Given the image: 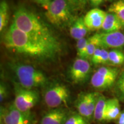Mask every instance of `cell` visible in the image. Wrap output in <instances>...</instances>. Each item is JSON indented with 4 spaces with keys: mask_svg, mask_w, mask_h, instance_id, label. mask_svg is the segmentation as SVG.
<instances>
[{
    "mask_svg": "<svg viewBox=\"0 0 124 124\" xmlns=\"http://www.w3.org/2000/svg\"><path fill=\"white\" fill-rule=\"evenodd\" d=\"M108 13L114 14L124 27V0H119L116 1L108 8Z\"/></svg>",
    "mask_w": 124,
    "mask_h": 124,
    "instance_id": "ac0fdd59",
    "label": "cell"
},
{
    "mask_svg": "<svg viewBox=\"0 0 124 124\" xmlns=\"http://www.w3.org/2000/svg\"><path fill=\"white\" fill-rule=\"evenodd\" d=\"M75 106L77 112L90 122L92 118L90 117L88 106V93H81L78 96L75 101Z\"/></svg>",
    "mask_w": 124,
    "mask_h": 124,
    "instance_id": "2e32d148",
    "label": "cell"
},
{
    "mask_svg": "<svg viewBox=\"0 0 124 124\" xmlns=\"http://www.w3.org/2000/svg\"><path fill=\"white\" fill-rule=\"evenodd\" d=\"M80 2V5L81 6H84L86 5L87 2L88 1V0H79Z\"/></svg>",
    "mask_w": 124,
    "mask_h": 124,
    "instance_id": "1f68e13d",
    "label": "cell"
},
{
    "mask_svg": "<svg viewBox=\"0 0 124 124\" xmlns=\"http://www.w3.org/2000/svg\"><path fill=\"white\" fill-rule=\"evenodd\" d=\"M43 98L49 108H67L70 100V91L66 85L61 82L48 83L45 86Z\"/></svg>",
    "mask_w": 124,
    "mask_h": 124,
    "instance_id": "5b68a950",
    "label": "cell"
},
{
    "mask_svg": "<svg viewBox=\"0 0 124 124\" xmlns=\"http://www.w3.org/2000/svg\"><path fill=\"white\" fill-rule=\"evenodd\" d=\"M12 23L18 29L32 38L60 44L48 25L26 8L20 7L15 10Z\"/></svg>",
    "mask_w": 124,
    "mask_h": 124,
    "instance_id": "7a4b0ae2",
    "label": "cell"
},
{
    "mask_svg": "<svg viewBox=\"0 0 124 124\" xmlns=\"http://www.w3.org/2000/svg\"><path fill=\"white\" fill-rule=\"evenodd\" d=\"M87 43L88 39L86 38L81 39L77 41V55L79 58L85 59Z\"/></svg>",
    "mask_w": 124,
    "mask_h": 124,
    "instance_id": "cb8c5ba5",
    "label": "cell"
},
{
    "mask_svg": "<svg viewBox=\"0 0 124 124\" xmlns=\"http://www.w3.org/2000/svg\"><path fill=\"white\" fill-rule=\"evenodd\" d=\"M35 1L38 4L41 5L43 7L46 8L52 0H35Z\"/></svg>",
    "mask_w": 124,
    "mask_h": 124,
    "instance_id": "f546056e",
    "label": "cell"
},
{
    "mask_svg": "<svg viewBox=\"0 0 124 124\" xmlns=\"http://www.w3.org/2000/svg\"><path fill=\"white\" fill-rule=\"evenodd\" d=\"M103 1V0H97V5L99 6L101 4H102V2Z\"/></svg>",
    "mask_w": 124,
    "mask_h": 124,
    "instance_id": "d6a6232c",
    "label": "cell"
},
{
    "mask_svg": "<svg viewBox=\"0 0 124 124\" xmlns=\"http://www.w3.org/2000/svg\"><path fill=\"white\" fill-rule=\"evenodd\" d=\"M64 124H90L85 118L78 112L70 113Z\"/></svg>",
    "mask_w": 124,
    "mask_h": 124,
    "instance_id": "603a6c76",
    "label": "cell"
},
{
    "mask_svg": "<svg viewBox=\"0 0 124 124\" xmlns=\"http://www.w3.org/2000/svg\"><path fill=\"white\" fill-rule=\"evenodd\" d=\"M87 28L86 27L84 21V17H80L74 20L70 27V33L74 39L78 40L85 38L87 32Z\"/></svg>",
    "mask_w": 124,
    "mask_h": 124,
    "instance_id": "4fadbf2b",
    "label": "cell"
},
{
    "mask_svg": "<svg viewBox=\"0 0 124 124\" xmlns=\"http://www.w3.org/2000/svg\"><path fill=\"white\" fill-rule=\"evenodd\" d=\"M91 72V67L89 60L77 58L70 69L69 75L70 80L75 84H83L89 80Z\"/></svg>",
    "mask_w": 124,
    "mask_h": 124,
    "instance_id": "9c48e42d",
    "label": "cell"
},
{
    "mask_svg": "<svg viewBox=\"0 0 124 124\" xmlns=\"http://www.w3.org/2000/svg\"><path fill=\"white\" fill-rule=\"evenodd\" d=\"M88 1H89L90 4H91V6H93V7H98L97 0H88Z\"/></svg>",
    "mask_w": 124,
    "mask_h": 124,
    "instance_id": "4dcf8cb0",
    "label": "cell"
},
{
    "mask_svg": "<svg viewBox=\"0 0 124 124\" xmlns=\"http://www.w3.org/2000/svg\"><path fill=\"white\" fill-rule=\"evenodd\" d=\"M15 100L13 105L23 113H30L40 100L39 93L35 89L23 87L16 83L15 85Z\"/></svg>",
    "mask_w": 124,
    "mask_h": 124,
    "instance_id": "8992f818",
    "label": "cell"
},
{
    "mask_svg": "<svg viewBox=\"0 0 124 124\" xmlns=\"http://www.w3.org/2000/svg\"><path fill=\"white\" fill-rule=\"evenodd\" d=\"M116 124H124V110L121 113L120 116L116 121Z\"/></svg>",
    "mask_w": 124,
    "mask_h": 124,
    "instance_id": "f1b7e54d",
    "label": "cell"
},
{
    "mask_svg": "<svg viewBox=\"0 0 124 124\" xmlns=\"http://www.w3.org/2000/svg\"><path fill=\"white\" fill-rule=\"evenodd\" d=\"M9 94L7 86L4 82H1L0 83V102L2 103L8 97Z\"/></svg>",
    "mask_w": 124,
    "mask_h": 124,
    "instance_id": "484cf974",
    "label": "cell"
},
{
    "mask_svg": "<svg viewBox=\"0 0 124 124\" xmlns=\"http://www.w3.org/2000/svg\"><path fill=\"white\" fill-rule=\"evenodd\" d=\"M123 27L119 18L113 13H107L102 28L105 33L120 31Z\"/></svg>",
    "mask_w": 124,
    "mask_h": 124,
    "instance_id": "e0dca14e",
    "label": "cell"
},
{
    "mask_svg": "<svg viewBox=\"0 0 124 124\" xmlns=\"http://www.w3.org/2000/svg\"><path fill=\"white\" fill-rule=\"evenodd\" d=\"M17 83L23 87L35 89L45 87L48 82L46 76L42 71L29 64L17 63L11 66Z\"/></svg>",
    "mask_w": 124,
    "mask_h": 124,
    "instance_id": "3957f363",
    "label": "cell"
},
{
    "mask_svg": "<svg viewBox=\"0 0 124 124\" xmlns=\"http://www.w3.org/2000/svg\"><path fill=\"white\" fill-rule=\"evenodd\" d=\"M106 14L98 8H94L88 12L84 17L85 25L88 30L94 31L102 28Z\"/></svg>",
    "mask_w": 124,
    "mask_h": 124,
    "instance_id": "7c38bea8",
    "label": "cell"
},
{
    "mask_svg": "<svg viewBox=\"0 0 124 124\" xmlns=\"http://www.w3.org/2000/svg\"><path fill=\"white\" fill-rule=\"evenodd\" d=\"M120 101L117 98L108 99L106 113V122H109L116 121L120 116L121 113Z\"/></svg>",
    "mask_w": 124,
    "mask_h": 124,
    "instance_id": "5bb4252c",
    "label": "cell"
},
{
    "mask_svg": "<svg viewBox=\"0 0 124 124\" xmlns=\"http://www.w3.org/2000/svg\"><path fill=\"white\" fill-rule=\"evenodd\" d=\"M98 46L103 48H121L124 46V34L120 31L94 34Z\"/></svg>",
    "mask_w": 124,
    "mask_h": 124,
    "instance_id": "30bf717a",
    "label": "cell"
},
{
    "mask_svg": "<svg viewBox=\"0 0 124 124\" xmlns=\"http://www.w3.org/2000/svg\"><path fill=\"white\" fill-rule=\"evenodd\" d=\"M70 113L67 108H50L43 114L40 124H64Z\"/></svg>",
    "mask_w": 124,
    "mask_h": 124,
    "instance_id": "8fae6325",
    "label": "cell"
},
{
    "mask_svg": "<svg viewBox=\"0 0 124 124\" xmlns=\"http://www.w3.org/2000/svg\"><path fill=\"white\" fill-rule=\"evenodd\" d=\"M109 63L112 66H120L124 63V53L120 49L109 51Z\"/></svg>",
    "mask_w": 124,
    "mask_h": 124,
    "instance_id": "44dd1931",
    "label": "cell"
},
{
    "mask_svg": "<svg viewBox=\"0 0 124 124\" xmlns=\"http://www.w3.org/2000/svg\"><path fill=\"white\" fill-rule=\"evenodd\" d=\"M4 44L12 52L41 60L55 58L61 50L60 44L32 38L18 29L13 23L5 34Z\"/></svg>",
    "mask_w": 124,
    "mask_h": 124,
    "instance_id": "6da1fadb",
    "label": "cell"
},
{
    "mask_svg": "<svg viewBox=\"0 0 124 124\" xmlns=\"http://www.w3.org/2000/svg\"><path fill=\"white\" fill-rule=\"evenodd\" d=\"M109 63V52L106 49L102 48L101 54L99 58L98 64H105Z\"/></svg>",
    "mask_w": 124,
    "mask_h": 124,
    "instance_id": "d4e9b609",
    "label": "cell"
},
{
    "mask_svg": "<svg viewBox=\"0 0 124 124\" xmlns=\"http://www.w3.org/2000/svg\"><path fill=\"white\" fill-rule=\"evenodd\" d=\"M9 20V7L7 2L2 1L0 4V32L7 27Z\"/></svg>",
    "mask_w": 124,
    "mask_h": 124,
    "instance_id": "ffe728a7",
    "label": "cell"
},
{
    "mask_svg": "<svg viewBox=\"0 0 124 124\" xmlns=\"http://www.w3.org/2000/svg\"><path fill=\"white\" fill-rule=\"evenodd\" d=\"M108 1H113V0H108Z\"/></svg>",
    "mask_w": 124,
    "mask_h": 124,
    "instance_id": "836d02e7",
    "label": "cell"
},
{
    "mask_svg": "<svg viewBox=\"0 0 124 124\" xmlns=\"http://www.w3.org/2000/svg\"><path fill=\"white\" fill-rule=\"evenodd\" d=\"M108 99L100 94L96 104L93 120L97 123L101 124L106 122V113Z\"/></svg>",
    "mask_w": 124,
    "mask_h": 124,
    "instance_id": "9a60e30c",
    "label": "cell"
},
{
    "mask_svg": "<svg viewBox=\"0 0 124 124\" xmlns=\"http://www.w3.org/2000/svg\"><path fill=\"white\" fill-rule=\"evenodd\" d=\"M101 51H102V48L101 47H98L97 48L95 49V52H94L92 58L91 59V61L93 63V64L98 65L99 58H100L101 54Z\"/></svg>",
    "mask_w": 124,
    "mask_h": 124,
    "instance_id": "4316f807",
    "label": "cell"
},
{
    "mask_svg": "<svg viewBox=\"0 0 124 124\" xmlns=\"http://www.w3.org/2000/svg\"><path fill=\"white\" fill-rule=\"evenodd\" d=\"M98 46V44L97 39H96L95 35H93L90 38L88 39V43L87 46V49L86 54H85V59L90 60L92 58L93 54L95 52V49L97 48Z\"/></svg>",
    "mask_w": 124,
    "mask_h": 124,
    "instance_id": "7402d4cb",
    "label": "cell"
},
{
    "mask_svg": "<svg viewBox=\"0 0 124 124\" xmlns=\"http://www.w3.org/2000/svg\"><path fill=\"white\" fill-rule=\"evenodd\" d=\"M46 9V19L57 27L70 26L75 20L72 12L74 9L67 0H52Z\"/></svg>",
    "mask_w": 124,
    "mask_h": 124,
    "instance_id": "277c9868",
    "label": "cell"
},
{
    "mask_svg": "<svg viewBox=\"0 0 124 124\" xmlns=\"http://www.w3.org/2000/svg\"><path fill=\"white\" fill-rule=\"evenodd\" d=\"M0 121L1 124H34L32 113L21 112L13 103L8 108L1 106Z\"/></svg>",
    "mask_w": 124,
    "mask_h": 124,
    "instance_id": "ba28073f",
    "label": "cell"
},
{
    "mask_svg": "<svg viewBox=\"0 0 124 124\" xmlns=\"http://www.w3.org/2000/svg\"><path fill=\"white\" fill-rule=\"evenodd\" d=\"M69 1L70 4L71 6H72V8L74 9H75L76 8H77L78 7H79V6H80V2L79 0H67Z\"/></svg>",
    "mask_w": 124,
    "mask_h": 124,
    "instance_id": "83f0119b",
    "label": "cell"
},
{
    "mask_svg": "<svg viewBox=\"0 0 124 124\" xmlns=\"http://www.w3.org/2000/svg\"><path fill=\"white\" fill-rule=\"evenodd\" d=\"M114 90L116 98L120 101L124 102V70L119 74Z\"/></svg>",
    "mask_w": 124,
    "mask_h": 124,
    "instance_id": "d6986e66",
    "label": "cell"
},
{
    "mask_svg": "<svg viewBox=\"0 0 124 124\" xmlns=\"http://www.w3.org/2000/svg\"><path fill=\"white\" fill-rule=\"evenodd\" d=\"M120 74L117 68L103 66L98 68L91 77L90 83L94 89L105 90L114 86Z\"/></svg>",
    "mask_w": 124,
    "mask_h": 124,
    "instance_id": "52a82bcc",
    "label": "cell"
}]
</instances>
